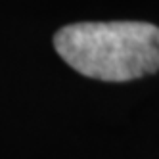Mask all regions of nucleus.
Instances as JSON below:
<instances>
[{"instance_id":"f257e3e1","label":"nucleus","mask_w":159,"mask_h":159,"mask_svg":"<svg viewBox=\"0 0 159 159\" xmlns=\"http://www.w3.org/2000/svg\"><path fill=\"white\" fill-rule=\"evenodd\" d=\"M61 60L84 77L125 83L159 71V27L146 21H81L54 35Z\"/></svg>"}]
</instances>
